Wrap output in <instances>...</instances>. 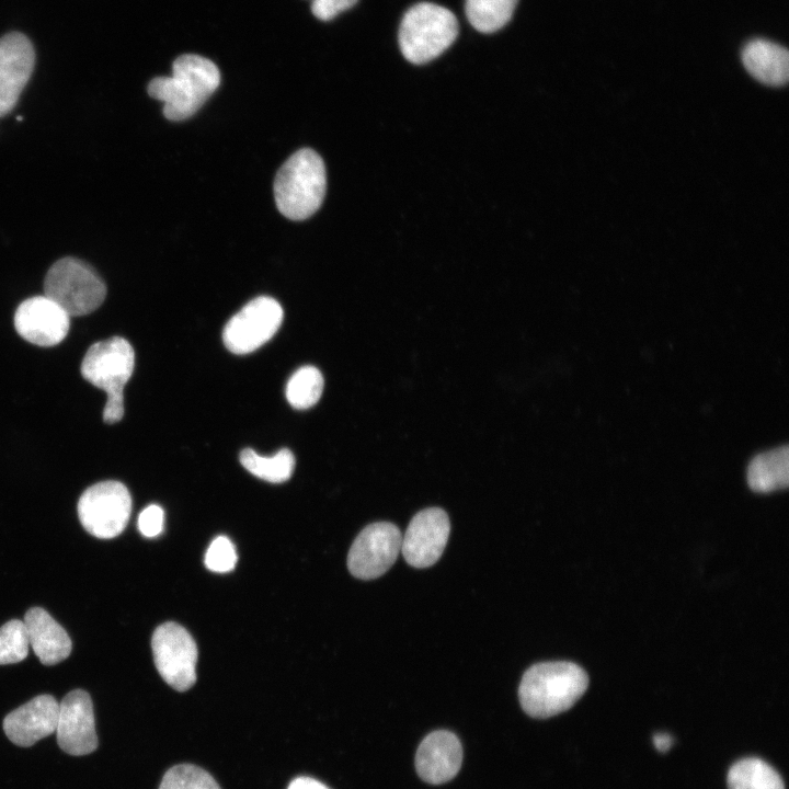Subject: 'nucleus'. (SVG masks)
<instances>
[{
	"label": "nucleus",
	"mask_w": 789,
	"mask_h": 789,
	"mask_svg": "<svg viewBox=\"0 0 789 789\" xmlns=\"http://www.w3.org/2000/svg\"><path fill=\"white\" fill-rule=\"evenodd\" d=\"M588 687V676L568 661L541 662L523 675L518 698L523 710L533 718L546 719L570 709Z\"/></svg>",
	"instance_id": "f257e3e1"
},
{
	"label": "nucleus",
	"mask_w": 789,
	"mask_h": 789,
	"mask_svg": "<svg viewBox=\"0 0 789 789\" xmlns=\"http://www.w3.org/2000/svg\"><path fill=\"white\" fill-rule=\"evenodd\" d=\"M220 83V72L209 59L194 54L178 57L171 77H157L148 93L163 102V114L170 121L194 115Z\"/></svg>",
	"instance_id": "f03ea898"
},
{
	"label": "nucleus",
	"mask_w": 789,
	"mask_h": 789,
	"mask_svg": "<svg viewBox=\"0 0 789 789\" xmlns=\"http://www.w3.org/2000/svg\"><path fill=\"white\" fill-rule=\"evenodd\" d=\"M327 190L322 158L304 148L291 155L279 168L274 180V197L278 211L288 219L304 220L321 206Z\"/></svg>",
	"instance_id": "7ed1b4c3"
},
{
	"label": "nucleus",
	"mask_w": 789,
	"mask_h": 789,
	"mask_svg": "<svg viewBox=\"0 0 789 789\" xmlns=\"http://www.w3.org/2000/svg\"><path fill=\"white\" fill-rule=\"evenodd\" d=\"M135 367V352L122 336L93 343L81 362L82 377L106 393L103 421L114 424L124 415V387Z\"/></svg>",
	"instance_id": "20e7f679"
},
{
	"label": "nucleus",
	"mask_w": 789,
	"mask_h": 789,
	"mask_svg": "<svg viewBox=\"0 0 789 789\" xmlns=\"http://www.w3.org/2000/svg\"><path fill=\"white\" fill-rule=\"evenodd\" d=\"M457 34L458 21L450 10L435 3L421 2L404 14L398 38L404 58L421 65L444 53Z\"/></svg>",
	"instance_id": "39448f33"
},
{
	"label": "nucleus",
	"mask_w": 789,
	"mask_h": 789,
	"mask_svg": "<svg viewBox=\"0 0 789 789\" xmlns=\"http://www.w3.org/2000/svg\"><path fill=\"white\" fill-rule=\"evenodd\" d=\"M44 295L69 316H84L102 305L106 286L89 264L76 258H64L49 267Z\"/></svg>",
	"instance_id": "423d86ee"
},
{
	"label": "nucleus",
	"mask_w": 789,
	"mask_h": 789,
	"mask_svg": "<svg viewBox=\"0 0 789 789\" xmlns=\"http://www.w3.org/2000/svg\"><path fill=\"white\" fill-rule=\"evenodd\" d=\"M130 513V493L119 481L98 482L84 490L78 501L81 525L100 539H111L123 533Z\"/></svg>",
	"instance_id": "0eeeda50"
},
{
	"label": "nucleus",
	"mask_w": 789,
	"mask_h": 789,
	"mask_svg": "<svg viewBox=\"0 0 789 789\" xmlns=\"http://www.w3.org/2000/svg\"><path fill=\"white\" fill-rule=\"evenodd\" d=\"M156 667L172 688L184 691L196 681L197 647L192 636L175 622L159 626L151 638Z\"/></svg>",
	"instance_id": "6e6552de"
},
{
	"label": "nucleus",
	"mask_w": 789,
	"mask_h": 789,
	"mask_svg": "<svg viewBox=\"0 0 789 789\" xmlns=\"http://www.w3.org/2000/svg\"><path fill=\"white\" fill-rule=\"evenodd\" d=\"M283 308L277 300L260 296L241 308L225 325L222 341L232 353L243 355L265 344L279 329Z\"/></svg>",
	"instance_id": "1a4fd4ad"
},
{
	"label": "nucleus",
	"mask_w": 789,
	"mask_h": 789,
	"mask_svg": "<svg viewBox=\"0 0 789 789\" xmlns=\"http://www.w3.org/2000/svg\"><path fill=\"white\" fill-rule=\"evenodd\" d=\"M402 534L392 523L378 522L366 526L353 541L347 568L362 580L377 579L387 572L401 552Z\"/></svg>",
	"instance_id": "9d476101"
},
{
	"label": "nucleus",
	"mask_w": 789,
	"mask_h": 789,
	"mask_svg": "<svg viewBox=\"0 0 789 789\" xmlns=\"http://www.w3.org/2000/svg\"><path fill=\"white\" fill-rule=\"evenodd\" d=\"M450 531L446 512L431 507L415 514L402 536L401 552L414 568L433 565L442 556Z\"/></svg>",
	"instance_id": "9b49d317"
},
{
	"label": "nucleus",
	"mask_w": 789,
	"mask_h": 789,
	"mask_svg": "<svg viewBox=\"0 0 789 789\" xmlns=\"http://www.w3.org/2000/svg\"><path fill=\"white\" fill-rule=\"evenodd\" d=\"M55 732L67 754L82 756L98 748L93 704L85 690L75 689L64 697Z\"/></svg>",
	"instance_id": "f8f14e48"
},
{
	"label": "nucleus",
	"mask_w": 789,
	"mask_h": 789,
	"mask_svg": "<svg viewBox=\"0 0 789 789\" xmlns=\"http://www.w3.org/2000/svg\"><path fill=\"white\" fill-rule=\"evenodd\" d=\"M14 327L25 341L49 347L59 344L68 334L70 316L47 296H35L19 305Z\"/></svg>",
	"instance_id": "ddd939ff"
},
{
	"label": "nucleus",
	"mask_w": 789,
	"mask_h": 789,
	"mask_svg": "<svg viewBox=\"0 0 789 789\" xmlns=\"http://www.w3.org/2000/svg\"><path fill=\"white\" fill-rule=\"evenodd\" d=\"M34 64V47L26 35L11 32L0 38V117L16 105Z\"/></svg>",
	"instance_id": "4468645a"
},
{
	"label": "nucleus",
	"mask_w": 789,
	"mask_h": 789,
	"mask_svg": "<svg viewBox=\"0 0 789 789\" xmlns=\"http://www.w3.org/2000/svg\"><path fill=\"white\" fill-rule=\"evenodd\" d=\"M59 704L52 695H39L8 713L2 727L19 746H31L56 731Z\"/></svg>",
	"instance_id": "2eb2a0df"
},
{
	"label": "nucleus",
	"mask_w": 789,
	"mask_h": 789,
	"mask_svg": "<svg viewBox=\"0 0 789 789\" xmlns=\"http://www.w3.org/2000/svg\"><path fill=\"white\" fill-rule=\"evenodd\" d=\"M462 763V747L451 732L438 730L424 737L415 755L418 775L426 782L441 785L453 779Z\"/></svg>",
	"instance_id": "dca6fc26"
},
{
	"label": "nucleus",
	"mask_w": 789,
	"mask_h": 789,
	"mask_svg": "<svg viewBox=\"0 0 789 789\" xmlns=\"http://www.w3.org/2000/svg\"><path fill=\"white\" fill-rule=\"evenodd\" d=\"M28 643L44 665H55L71 653L67 631L43 608L32 607L24 616Z\"/></svg>",
	"instance_id": "f3484780"
},
{
	"label": "nucleus",
	"mask_w": 789,
	"mask_h": 789,
	"mask_svg": "<svg viewBox=\"0 0 789 789\" xmlns=\"http://www.w3.org/2000/svg\"><path fill=\"white\" fill-rule=\"evenodd\" d=\"M746 70L767 85L779 87L788 81V50L769 41L757 38L747 43L742 52Z\"/></svg>",
	"instance_id": "a211bd4d"
},
{
	"label": "nucleus",
	"mask_w": 789,
	"mask_h": 789,
	"mask_svg": "<svg viewBox=\"0 0 789 789\" xmlns=\"http://www.w3.org/2000/svg\"><path fill=\"white\" fill-rule=\"evenodd\" d=\"M747 483L755 492H771L788 485V447L756 456L747 468Z\"/></svg>",
	"instance_id": "6ab92c4d"
},
{
	"label": "nucleus",
	"mask_w": 789,
	"mask_h": 789,
	"mask_svg": "<svg viewBox=\"0 0 789 789\" xmlns=\"http://www.w3.org/2000/svg\"><path fill=\"white\" fill-rule=\"evenodd\" d=\"M727 779L729 789H785L780 775L757 757H746L734 763Z\"/></svg>",
	"instance_id": "aec40b11"
},
{
	"label": "nucleus",
	"mask_w": 789,
	"mask_h": 789,
	"mask_svg": "<svg viewBox=\"0 0 789 789\" xmlns=\"http://www.w3.org/2000/svg\"><path fill=\"white\" fill-rule=\"evenodd\" d=\"M239 459L250 473L273 483L288 480L295 468V457L288 448H283L271 457H264L251 448H244L240 453Z\"/></svg>",
	"instance_id": "412c9836"
},
{
	"label": "nucleus",
	"mask_w": 789,
	"mask_h": 789,
	"mask_svg": "<svg viewBox=\"0 0 789 789\" xmlns=\"http://www.w3.org/2000/svg\"><path fill=\"white\" fill-rule=\"evenodd\" d=\"M518 0H466V15L479 32L493 33L512 18Z\"/></svg>",
	"instance_id": "4be33fe9"
},
{
	"label": "nucleus",
	"mask_w": 789,
	"mask_h": 789,
	"mask_svg": "<svg viewBox=\"0 0 789 789\" xmlns=\"http://www.w3.org/2000/svg\"><path fill=\"white\" fill-rule=\"evenodd\" d=\"M323 391V377L315 366H302L289 378L285 395L288 403L297 410L315 405Z\"/></svg>",
	"instance_id": "5701e85b"
},
{
	"label": "nucleus",
	"mask_w": 789,
	"mask_h": 789,
	"mask_svg": "<svg viewBox=\"0 0 789 789\" xmlns=\"http://www.w3.org/2000/svg\"><path fill=\"white\" fill-rule=\"evenodd\" d=\"M159 789H220L204 769L191 764L171 767L162 777Z\"/></svg>",
	"instance_id": "b1692460"
},
{
	"label": "nucleus",
	"mask_w": 789,
	"mask_h": 789,
	"mask_svg": "<svg viewBox=\"0 0 789 789\" xmlns=\"http://www.w3.org/2000/svg\"><path fill=\"white\" fill-rule=\"evenodd\" d=\"M28 639L22 620L12 619L0 627V665L23 661L28 653Z\"/></svg>",
	"instance_id": "393cba45"
},
{
	"label": "nucleus",
	"mask_w": 789,
	"mask_h": 789,
	"mask_svg": "<svg viewBox=\"0 0 789 789\" xmlns=\"http://www.w3.org/2000/svg\"><path fill=\"white\" fill-rule=\"evenodd\" d=\"M237 552L231 540L226 536L216 537L205 554V565L217 573L231 571L237 563Z\"/></svg>",
	"instance_id": "a878e982"
},
{
	"label": "nucleus",
	"mask_w": 789,
	"mask_h": 789,
	"mask_svg": "<svg viewBox=\"0 0 789 789\" xmlns=\"http://www.w3.org/2000/svg\"><path fill=\"white\" fill-rule=\"evenodd\" d=\"M163 522V510L157 504H150L138 516V529L145 537L153 538L162 531Z\"/></svg>",
	"instance_id": "bb28decb"
},
{
	"label": "nucleus",
	"mask_w": 789,
	"mask_h": 789,
	"mask_svg": "<svg viewBox=\"0 0 789 789\" xmlns=\"http://www.w3.org/2000/svg\"><path fill=\"white\" fill-rule=\"evenodd\" d=\"M358 0H311L312 14L321 20L329 21L342 11L352 8Z\"/></svg>",
	"instance_id": "cd10ccee"
},
{
	"label": "nucleus",
	"mask_w": 789,
	"mask_h": 789,
	"mask_svg": "<svg viewBox=\"0 0 789 789\" xmlns=\"http://www.w3.org/2000/svg\"><path fill=\"white\" fill-rule=\"evenodd\" d=\"M287 789H330L321 781L307 777L300 776L290 781Z\"/></svg>",
	"instance_id": "c85d7f7f"
},
{
	"label": "nucleus",
	"mask_w": 789,
	"mask_h": 789,
	"mask_svg": "<svg viewBox=\"0 0 789 789\" xmlns=\"http://www.w3.org/2000/svg\"><path fill=\"white\" fill-rule=\"evenodd\" d=\"M673 743V739L667 733H656L653 736V744L660 752H666L670 750Z\"/></svg>",
	"instance_id": "c756f323"
}]
</instances>
